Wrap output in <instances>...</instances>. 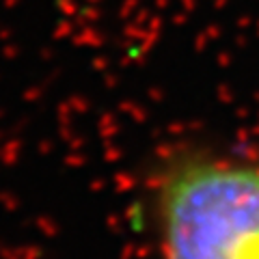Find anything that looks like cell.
<instances>
[{
    "label": "cell",
    "mask_w": 259,
    "mask_h": 259,
    "mask_svg": "<svg viewBox=\"0 0 259 259\" xmlns=\"http://www.w3.org/2000/svg\"><path fill=\"white\" fill-rule=\"evenodd\" d=\"M158 207L164 259H259L257 162H177Z\"/></svg>",
    "instance_id": "cell-1"
}]
</instances>
